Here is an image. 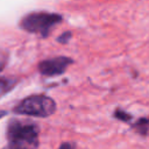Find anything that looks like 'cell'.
I'll return each mask as SVG.
<instances>
[{
    "label": "cell",
    "mask_w": 149,
    "mask_h": 149,
    "mask_svg": "<svg viewBox=\"0 0 149 149\" xmlns=\"http://www.w3.org/2000/svg\"><path fill=\"white\" fill-rule=\"evenodd\" d=\"M40 128L36 123L12 119L7 126V141L9 149H37Z\"/></svg>",
    "instance_id": "1"
},
{
    "label": "cell",
    "mask_w": 149,
    "mask_h": 149,
    "mask_svg": "<svg viewBox=\"0 0 149 149\" xmlns=\"http://www.w3.org/2000/svg\"><path fill=\"white\" fill-rule=\"evenodd\" d=\"M62 21V16L57 13L49 12H33L23 16L20 21V27L28 31L38 34L42 37L49 36L52 28Z\"/></svg>",
    "instance_id": "2"
},
{
    "label": "cell",
    "mask_w": 149,
    "mask_h": 149,
    "mask_svg": "<svg viewBox=\"0 0 149 149\" xmlns=\"http://www.w3.org/2000/svg\"><path fill=\"white\" fill-rule=\"evenodd\" d=\"M56 111V102L52 98L44 94H34L21 100L15 107L14 112L22 115L47 118Z\"/></svg>",
    "instance_id": "3"
},
{
    "label": "cell",
    "mask_w": 149,
    "mask_h": 149,
    "mask_svg": "<svg viewBox=\"0 0 149 149\" xmlns=\"http://www.w3.org/2000/svg\"><path fill=\"white\" fill-rule=\"evenodd\" d=\"M72 63V59L66 57V56H57L54 58H48L38 64V71L43 76L48 77H54L62 74L68 66Z\"/></svg>",
    "instance_id": "4"
},
{
    "label": "cell",
    "mask_w": 149,
    "mask_h": 149,
    "mask_svg": "<svg viewBox=\"0 0 149 149\" xmlns=\"http://www.w3.org/2000/svg\"><path fill=\"white\" fill-rule=\"evenodd\" d=\"M15 86V80L12 78L0 77V97L7 94Z\"/></svg>",
    "instance_id": "5"
},
{
    "label": "cell",
    "mask_w": 149,
    "mask_h": 149,
    "mask_svg": "<svg viewBox=\"0 0 149 149\" xmlns=\"http://www.w3.org/2000/svg\"><path fill=\"white\" fill-rule=\"evenodd\" d=\"M134 128L142 135H146L147 134V130L149 128V119H146V118H142L140 119L135 125H134Z\"/></svg>",
    "instance_id": "6"
},
{
    "label": "cell",
    "mask_w": 149,
    "mask_h": 149,
    "mask_svg": "<svg viewBox=\"0 0 149 149\" xmlns=\"http://www.w3.org/2000/svg\"><path fill=\"white\" fill-rule=\"evenodd\" d=\"M114 116H115L116 119L121 120V121H129V120L132 119V115H130V114H128L127 112L121 111V109H116V111L114 112Z\"/></svg>",
    "instance_id": "7"
},
{
    "label": "cell",
    "mask_w": 149,
    "mask_h": 149,
    "mask_svg": "<svg viewBox=\"0 0 149 149\" xmlns=\"http://www.w3.org/2000/svg\"><path fill=\"white\" fill-rule=\"evenodd\" d=\"M6 63H7V55L5 51L0 50V71L3 70V68L6 66Z\"/></svg>",
    "instance_id": "8"
},
{
    "label": "cell",
    "mask_w": 149,
    "mask_h": 149,
    "mask_svg": "<svg viewBox=\"0 0 149 149\" xmlns=\"http://www.w3.org/2000/svg\"><path fill=\"white\" fill-rule=\"evenodd\" d=\"M70 38H71V33H70V31H65V33H63V34L58 37V42H61V43H66Z\"/></svg>",
    "instance_id": "9"
},
{
    "label": "cell",
    "mask_w": 149,
    "mask_h": 149,
    "mask_svg": "<svg viewBox=\"0 0 149 149\" xmlns=\"http://www.w3.org/2000/svg\"><path fill=\"white\" fill-rule=\"evenodd\" d=\"M58 149H77V147L73 142H63L58 147Z\"/></svg>",
    "instance_id": "10"
}]
</instances>
